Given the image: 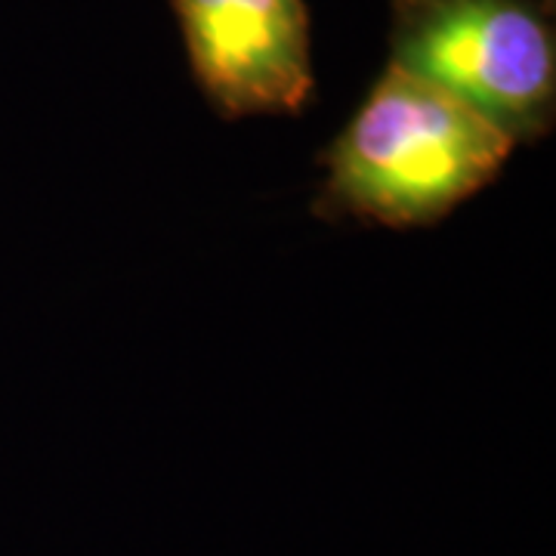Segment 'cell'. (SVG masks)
I'll use <instances>...</instances> for the list:
<instances>
[{
	"label": "cell",
	"instance_id": "cell-1",
	"mask_svg": "<svg viewBox=\"0 0 556 556\" xmlns=\"http://www.w3.org/2000/svg\"><path fill=\"white\" fill-rule=\"evenodd\" d=\"M514 149L467 105L387 65L321 155L316 214L387 229L433 226L485 189Z\"/></svg>",
	"mask_w": 556,
	"mask_h": 556
},
{
	"label": "cell",
	"instance_id": "cell-2",
	"mask_svg": "<svg viewBox=\"0 0 556 556\" xmlns=\"http://www.w3.org/2000/svg\"><path fill=\"white\" fill-rule=\"evenodd\" d=\"M390 65L448 93L514 146L556 118V35L544 0H393Z\"/></svg>",
	"mask_w": 556,
	"mask_h": 556
},
{
	"label": "cell",
	"instance_id": "cell-3",
	"mask_svg": "<svg viewBox=\"0 0 556 556\" xmlns=\"http://www.w3.org/2000/svg\"><path fill=\"white\" fill-rule=\"evenodd\" d=\"M195 84L223 118L294 115L313 100L306 0H174Z\"/></svg>",
	"mask_w": 556,
	"mask_h": 556
}]
</instances>
